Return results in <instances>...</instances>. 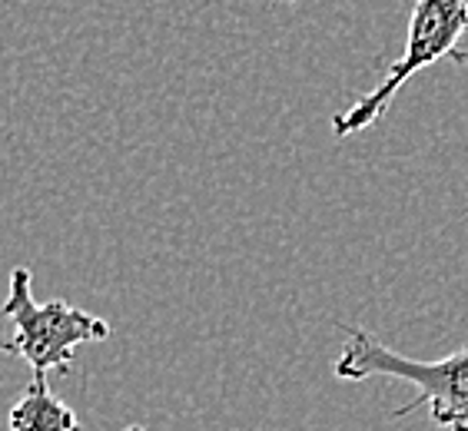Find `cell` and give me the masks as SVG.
I'll use <instances>...</instances> for the list:
<instances>
[{
  "instance_id": "obj_1",
  "label": "cell",
  "mask_w": 468,
  "mask_h": 431,
  "mask_svg": "<svg viewBox=\"0 0 468 431\" xmlns=\"http://www.w3.org/2000/svg\"><path fill=\"white\" fill-rule=\"evenodd\" d=\"M346 345L339 352V359L333 362L335 378L343 382H362L372 375L399 378V382H412L419 388V395L409 405L396 408L392 418L415 412L419 405L429 408L439 428L449 431H468V345L459 352H452L445 359L435 362H419L409 355H399L396 349H388L386 342H378L366 329L356 325H343Z\"/></svg>"
},
{
  "instance_id": "obj_2",
  "label": "cell",
  "mask_w": 468,
  "mask_h": 431,
  "mask_svg": "<svg viewBox=\"0 0 468 431\" xmlns=\"http://www.w3.org/2000/svg\"><path fill=\"white\" fill-rule=\"evenodd\" d=\"M30 269L17 266L10 272V292L4 299V319L10 332L0 339L4 355H17L34 369V375H67L83 342H107L113 335L107 319L77 309L63 299L37 302Z\"/></svg>"
},
{
  "instance_id": "obj_3",
  "label": "cell",
  "mask_w": 468,
  "mask_h": 431,
  "mask_svg": "<svg viewBox=\"0 0 468 431\" xmlns=\"http://www.w3.org/2000/svg\"><path fill=\"white\" fill-rule=\"evenodd\" d=\"M465 37L468 0H419L412 10V20H409V37L406 47H402V57L388 67L376 90L366 93L356 107H349L346 113H339L333 120V133L352 136L366 130V126H372L386 113L392 97L406 87V80H412L415 73H422L425 67H432L439 60L465 63V50L459 47Z\"/></svg>"
},
{
  "instance_id": "obj_4",
  "label": "cell",
  "mask_w": 468,
  "mask_h": 431,
  "mask_svg": "<svg viewBox=\"0 0 468 431\" xmlns=\"http://www.w3.org/2000/svg\"><path fill=\"white\" fill-rule=\"evenodd\" d=\"M7 431H83V425L70 405L50 392L47 375H34L20 402L10 408Z\"/></svg>"
},
{
  "instance_id": "obj_5",
  "label": "cell",
  "mask_w": 468,
  "mask_h": 431,
  "mask_svg": "<svg viewBox=\"0 0 468 431\" xmlns=\"http://www.w3.org/2000/svg\"><path fill=\"white\" fill-rule=\"evenodd\" d=\"M123 431H146V428H140V425H130V428H123Z\"/></svg>"
},
{
  "instance_id": "obj_6",
  "label": "cell",
  "mask_w": 468,
  "mask_h": 431,
  "mask_svg": "<svg viewBox=\"0 0 468 431\" xmlns=\"http://www.w3.org/2000/svg\"><path fill=\"white\" fill-rule=\"evenodd\" d=\"M286 4H292V0H286Z\"/></svg>"
}]
</instances>
